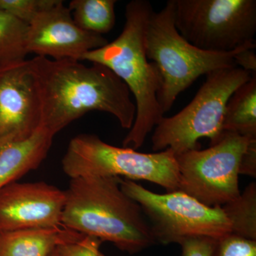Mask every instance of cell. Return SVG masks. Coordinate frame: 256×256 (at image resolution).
<instances>
[{"mask_svg": "<svg viewBox=\"0 0 256 256\" xmlns=\"http://www.w3.org/2000/svg\"><path fill=\"white\" fill-rule=\"evenodd\" d=\"M30 62L41 99V127L54 136L92 111L112 114L124 129L132 127L136 106L130 92L107 67L42 56Z\"/></svg>", "mask_w": 256, "mask_h": 256, "instance_id": "obj_1", "label": "cell"}, {"mask_svg": "<svg viewBox=\"0 0 256 256\" xmlns=\"http://www.w3.org/2000/svg\"><path fill=\"white\" fill-rule=\"evenodd\" d=\"M117 176L70 178L62 224L84 236L136 254L156 244L137 202L121 190Z\"/></svg>", "mask_w": 256, "mask_h": 256, "instance_id": "obj_2", "label": "cell"}, {"mask_svg": "<svg viewBox=\"0 0 256 256\" xmlns=\"http://www.w3.org/2000/svg\"><path fill=\"white\" fill-rule=\"evenodd\" d=\"M153 11L149 1L130 2L126 5V23L120 34L82 58L110 69L134 96L136 119L122 146L134 150L143 146L149 133L164 117L158 99L161 77L144 50V31Z\"/></svg>", "mask_w": 256, "mask_h": 256, "instance_id": "obj_3", "label": "cell"}, {"mask_svg": "<svg viewBox=\"0 0 256 256\" xmlns=\"http://www.w3.org/2000/svg\"><path fill=\"white\" fill-rule=\"evenodd\" d=\"M144 44L146 57L156 65L161 77L158 99L164 114L172 108L178 96L202 76L235 67L234 55L244 50L215 53L193 46L176 30L173 0L158 12H152L146 24Z\"/></svg>", "mask_w": 256, "mask_h": 256, "instance_id": "obj_4", "label": "cell"}, {"mask_svg": "<svg viewBox=\"0 0 256 256\" xmlns=\"http://www.w3.org/2000/svg\"><path fill=\"white\" fill-rule=\"evenodd\" d=\"M203 85L191 102L171 117H164L152 137L154 152L171 150L175 156L200 150L201 138L215 144L224 134L226 107L238 88L250 80L252 74L238 67L218 69L206 75Z\"/></svg>", "mask_w": 256, "mask_h": 256, "instance_id": "obj_5", "label": "cell"}, {"mask_svg": "<svg viewBox=\"0 0 256 256\" xmlns=\"http://www.w3.org/2000/svg\"><path fill=\"white\" fill-rule=\"evenodd\" d=\"M70 178L82 176H124L131 181L156 184L169 192L178 191V170L171 150L142 153L118 148L92 134H80L70 140L62 161Z\"/></svg>", "mask_w": 256, "mask_h": 256, "instance_id": "obj_6", "label": "cell"}, {"mask_svg": "<svg viewBox=\"0 0 256 256\" xmlns=\"http://www.w3.org/2000/svg\"><path fill=\"white\" fill-rule=\"evenodd\" d=\"M175 26L193 46L233 53L256 48V0H173Z\"/></svg>", "mask_w": 256, "mask_h": 256, "instance_id": "obj_7", "label": "cell"}, {"mask_svg": "<svg viewBox=\"0 0 256 256\" xmlns=\"http://www.w3.org/2000/svg\"><path fill=\"white\" fill-rule=\"evenodd\" d=\"M121 190L140 206L156 242L168 245L184 239H218L232 234L222 206H208L182 192L159 194L131 180L120 178Z\"/></svg>", "mask_w": 256, "mask_h": 256, "instance_id": "obj_8", "label": "cell"}, {"mask_svg": "<svg viewBox=\"0 0 256 256\" xmlns=\"http://www.w3.org/2000/svg\"><path fill=\"white\" fill-rule=\"evenodd\" d=\"M237 133L224 132L206 150H193L176 156L178 191L208 206H222L240 195L239 166L250 141Z\"/></svg>", "mask_w": 256, "mask_h": 256, "instance_id": "obj_9", "label": "cell"}, {"mask_svg": "<svg viewBox=\"0 0 256 256\" xmlns=\"http://www.w3.org/2000/svg\"><path fill=\"white\" fill-rule=\"evenodd\" d=\"M42 104L30 60L0 64V148L41 128Z\"/></svg>", "mask_w": 256, "mask_h": 256, "instance_id": "obj_10", "label": "cell"}, {"mask_svg": "<svg viewBox=\"0 0 256 256\" xmlns=\"http://www.w3.org/2000/svg\"><path fill=\"white\" fill-rule=\"evenodd\" d=\"M108 42L102 35L78 28L62 0L37 16L28 24L26 35L28 54L56 60L80 62L88 52L105 46Z\"/></svg>", "mask_w": 256, "mask_h": 256, "instance_id": "obj_11", "label": "cell"}, {"mask_svg": "<svg viewBox=\"0 0 256 256\" xmlns=\"http://www.w3.org/2000/svg\"><path fill=\"white\" fill-rule=\"evenodd\" d=\"M65 192L44 182L0 190V232L62 227Z\"/></svg>", "mask_w": 256, "mask_h": 256, "instance_id": "obj_12", "label": "cell"}, {"mask_svg": "<svg viewBox=\"0 0 256 256\" xmlns=\"http://www.w3.org/2000/svg\"><path fill=\"white\" fill-rule=\"evenodd\" d=\"M54 136L40 128L34 136L0 148V190L36 170L52 148Z\"/></svg>", "mask_w": 256, "mask_h": 256, "instance_id": "obj_13", "label": "cell"}, {"mask_svg": "<svg viewBox=\"0 0 256 256\" xmlns=\"http://www.w3.org/2000/svg\"><path fill=\"white\" fill-rule=\"evenodd\" d=\"M82 236L64 226L0 232V256H48L60 244Z\"/></svg>", "mask_w": 256, "mask_h": 256, "instance_id": "obj_14", "label": "cell"}, {"mask_svg": "<svg viewBox=\"0 0 256 256\" xmlns=\"http://www.w3.org/2000/svg\"><path fill=\"white\" fill-rule=\"evenodd\" d=\"M223 130L256 139V75L230 96L226 107Z\"/></svg>", "mask_w": 256, "mask_h": 256, "instance_id": "obj_15", "label": "cell"}, {"mask_svg": "<svg viewBox=\"0 0 256 256\" xmlns=\"http://www.w3.org/2000/svg\"><path fill=\"white\" fill-rule=\"evenodd\" d=\"M116 0H73L68 8L78 28L102 36L116 24Z\"/></svg>", "mask_w": 256, "mask_h": 256, "instance_id": "obj_16", "label": "cell"}, {"mask_svg": "<svg viewBox=\"0 0 256 256\" xmlns=\"http://www.w3.org/2000/svg\"><path fill=\"white\" fill-rule=\"evenodd\" d=\"M230 224L232 234L256 240V183L249 184L242 194L222 206Z\"/></svg>", "mask_w": 256, "mask_h": 256, "instance_id": "obj_17", "label": "cell"}, {"mask_svg": "<svg viewBox=\"0 0 256 256\" xmlns=\"http://www.w3.org/2000/svg\"><path fill=\"white\" fill-rule=\"evenodd\" d=\"M28 26L0 10V64L26 60Z\"/></svg>", "mask_w": 256, "mask_h": 256, "instance_id": "obj_18", "label": "cell"}, {"mask_svg": "<svg viewBox=\"0 0 256 256\" xmlns=\"http://www.w3.org/2000/svg\"><path fill=\"white\" fill-rule=\"evenodd\" d=\"M58 0H0V10L26 24L56 3Z\"/></svg>", "mask_w": 256, "mask_h": 256, "instance_id": "obj_19", "label": "cell"}, {"mask_svg": "<svg viewBox=\"0 0 256 256\" xmlns=\"http://www.w3.org/2000/svg\"><path fill=\"white\" fill-rule=\"evenodd\" d=\"M212 256H256V240L229 234L217 240Z\"/></svg>", "mask_w": 256, "mask_h": 256, "instance_id": "obj_20", "label": "cell"}, {"mask_svg": "<svg viewBox=\"0 0 256 256\" xmlns=\"http://www.w3.org/2000/svg\"><path fill=\"white\" fill-rule=\"evenodd\" d=\"M102 242L95 237L84 236L56 248V256H99Z\"/></svg>", "mask_w": 256, "mask_h": 256, "instance_id": "obj_21", "label": "cell"}, {"mask_svg": "<svg viewBox=\"0 0 256 256\" xmlns=\"http://www.w3.org/2000/svg\"><path fill=\"white\" fill-rule=\"evenodd\" d=\"M216 239L210 237H191L180 242L182 256H212L214 252Z\"/></svg>", "mask_w": 256, "mask_h": 256, "instance_id": "obj_22", "label": "cell"}, {"mask_svg": "<svg viewBox=\"0 0 256 256\" xmlns=\"http://www.w3.org/2000/svg\"><path fill=\"white\" fill-rule=\"evenodd\" d=\"M239 174L256 176V140L250 141L242 154L239 166Z\"/></svg>", "mask_w": 256, "mask_h": 256, "instance_id": "obj_23", "label": "cell"}, {"mask_svg": "<svg viewBox=\"0 0 256 256\" xmlns=\"http://www.w3.org/2000/svg\"><path fill=\"white\" fill-rule=\"evenodd\" d=\"M236 66L248 72L252 76L256 75V48H246L237 52L234 56Z\"/></svg>", "mask_w": 256, "mask_h": 256, "instance_id": "obj_24", "label": "cell"}, {"mask_svg": "<svg viewBox=\"0 0 256 256\" xmlns=\"http://www.w3.org/2000/svg\"><path fill=\"white\" fill-rule=\"evenodd\" d=\"M48 256H56V254L55 250H54V252H52V254H50Z\"/></svg>", "mask_w": 256, "mask_h": 256, "instance_id": "obj_25", "label": "cell"}, {"mask_svg": "<svg viewBox=\"0 0 256 256\" xmlns=\"http://www.w3.org/2000/svg\"><path fill=\"white\" fill-rule=\"evenodd\" d=\"M99 256H106L104 255V254H102V252H100V254H99Z\"/></svg>", "mask_w": 256, "mask_h": 256, "instance_id": "obj_26", "label": "cell"}]
</instances>
